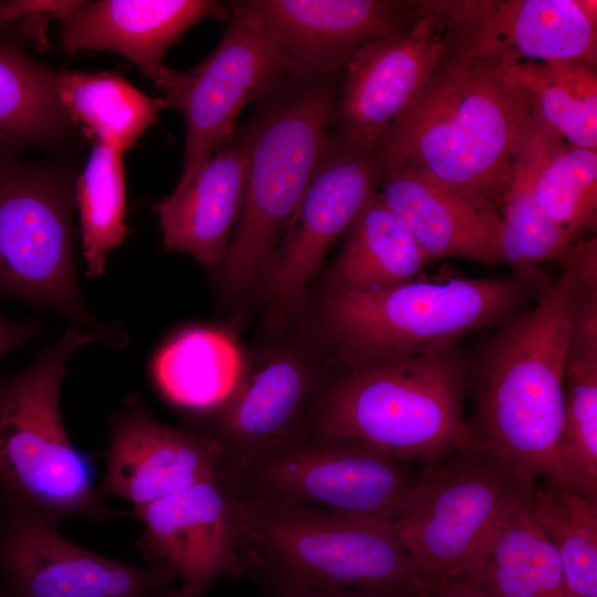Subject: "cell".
<instances>
[{"mask_svg": "<svg viewBox=\"0 0 597 597\" xmlns=\"http://www.w3.org/2000/svg\"><path fill=\"white\" fill-rule=\"evenodd\" d=\"M558 262L557 279L463 358L464 392L482 448L526 480L569 485L559 448L573 245Z\"/></svg>", "mask_w": 597, "mask_h": 597, "instance_id": "obj_1", "label": "cell"}, {"mask_svg": "<svg viewBox=\"0 0 597 597\" xmlns=\"http://www.w3.org/2000/svg\"><path fill=\"white\" fill-rule=\"evenodd\" d=\"M526 114L503 66L443 56L377 154L502 212Z\"/></svg>", "mask_w": 597, "mask_h": 597, "instance_id": "obj_2", "label": "cell"}, {"mask_svg": "<svg viewBox=\"0 0 597 597\" xmlns=\"http://www.w3.org/2000/svg\"><path fill=\"white\" fill-rule=\"evenodd\" d=\"M238 542L245 574L268 587L427 596L431 584L392 523L292 500L239 493Z\"/></svg>", "mask_w": 597, "mask_h": 597, "instance_id": "obj_3", "label": "cell"}, {"mask_svg": "<svg viewBox=\"0 0 597 597\" xmlns=\"http://www.w3.org/2000/svg\"><path fill=\"white\" fill-rule=\"evenodd\" d=\"M314 432L360 440L423 468L482 448L465 413L458 348L350 367L326 388Z\"/></svg>", "mask_w": 597, "mask_h": 597, "instance_id": "obj_4", "label": "cell"}, {"mask_svg": "<svg viewBox=\"0 0 597 597\" xmlns=\"http://www.w3.org/2000/svg\"><path fill=\"white\" fill-rule=\"evenodd\" d=\"M341 77L287 76L253 103L242 125V203L220 265L228 283L245 285L265 272L318 165Z\"/></svg>", "mask_w": 597, "mask_h": 597, "instance_id": "obj_5", "label": "cell"}, {"mask_svg": "<svg viewBox=\"0 0 597 597\" xmlns=\"http://www.w3.org/2000/svg\"><path fill=\"white\" fill-rule=\"evenodd\" d=\"M549 281L419 276L381 291L331 294L325 311L350 367H357L455 349L469 334L528 307Z\"/></svg>", "mask_w": 597, "mask_h": 597, "instance_id": "obj_6", "label": "cell"}, {"mask_svg": "<svg viewBox=\"0 0 597 597\" xmlns=\"http://www.w3.org/2000/svg\"><path fill=\"white\" fill-rule=\"evenodd\" d=\"M94 342L86 329L70 323L25 368L0 375V495L55 524L74 516L101 522L125 514L102 503L92 461L72 444L61 416L67 363Z\"/></svg>", "mask_w": 597, "mask_h": 597, "instance_id": "obj_7", "label": "cell"}, {"mask_svg": "<svg viewBox=\"0 0 597 597\" xmlns=\"http://www.w3.org/2000/svg\"><path fill=\"white\" fill-rule=\"evenodd\" d=\"M75 181L64 169L48 165H0V295L59 312L100 345L121 349L128 342L126 331L97 317L77 283L72 247Z\"/></svg>", "mask_w": 597, "mask_h": 597, "instance_id": "obj_8", "label": "cell"}, {"mask_svg": "<svg viewBox=\"0 0 597 597\" xmlns=\"http://www.w3.org/2000/svg\"><path fill=\"white\" fill-rule=\"evenodd\" d=\"M534 482L483 448L465 449L417 473L394 526L426 580L458 575Z\"/></svg>", "mask_w": 597, "mask_h": 597, "instance_id": "obj_9", "label": "cell"}, {"mask_svg": "<svg viewBox=\"0 0 597 597\" xmlns=\"http://www.w3.org/2000/svg\"><path fill=\"white\" fill-rule=\"evenodd\" d=\"M230 18L218 45L200 63L180 72L163 66L154 84L185 121L181 176L188 185L234 133L245 105L291 76V66L270 42L255 0L228 2Z\"/></svg>", "mask_w": 597, "mask_h": 597, "instance_id": "obj_10", "label": "cell"}, {"mask_svg": "<svg viewBox=\"0 0 597 597\" xmlns=\"http://www.w3.org/2000/svg\"><path fill=\"white\" fill-rule=\"evenodd\" d=\"M416 475L409 464L367 442L313 432L229 482L243 495L394 524Z\"/></svg>", "mask_w": 597, "mask_h": 597, "instance_id": "obj_11", "label": "cell"}, {"mask_svg": "<svg viewBox=\"0 0 597 597\" xmlns=\"http://www.w3.org/2000/svg\"><path fill=\"white\" fill-rule=\"evenodd\" d=\"M443 25L446 57L506 67L521 61L597 65V1L427 0Z\"/></svg>", "mask_w": 597, "mask_h": 597, "instance_id": "obj_12", "label": "cell"}, {"mask_svg": "<svg viewBox=\"0 0 597 597\" xmlns=\"http://www.w3.org/2000/svg\"><path fill=\"white\" fill-rule=\"evenodd\" d=\"M0 576L11 597H147L175 577L80 547L33 509L0 495Z\"/></svg>", "mask_w": 597, "mask_h": 597, "instance_id": "obj_13", "label": "cell"}, {"mask_svg": "<svg viewBox=\"0 0 597 597\" xmlns=\"http://www.w3.org/2000/svg\"><path fill=\"white\" fill-rule=\"evenodd\" d=\"M444 48L443 25L422 0V13L408 29L364 45L349 59L328 132L377 153L432 77Z\"/></svg>", "mask_w": 597, "mask_h": 597, "instance_id": "obj_14", "label": "cell"}, {"mask_svg": "<svg viewBox=\"0 0 597 597\" xmlns=\"http://www.w3.org/2000/svg\"><path fill=\"white\" fill-rule=\"evenodd\" d=\"M239 493L220 475L133 507L143 523L138 548L150 566L170 572L185 597H205L221 578L245 569L238 542Z\"/></svg>", "mask_w": 597, "mask_h": 597, "instance_id": "obj_15", "label": "cell"}, {"mask_svg": "<svg viewBox=\"0 0 597 597\" xmlns=\"http://www.w3.org/2000/svg\"><path fill=\"white\" fill-rule=\"evenodd\" d=\"M384 167L377 153L328 132L310 185L265 269L272 292L291 301L379 190Z\"/></svg>", "mask_w": 597, "mask_h": 597, "instance_id": "obj_16", "label": "cell"}, {"mask_svg": "<svg viewBox=\"0 0 597 597\" xmlns=\"http://www.w3.org/2000/svg\"><path fill=\"white\" fill-rule=\"evenodd\" d=\"M325 390L287 355L244 371L231 398L211 412L216 426L209 433L223 449L222 474L233 480L312 434Z\"/></svg>", "mask_w": 597, "mask_h": 597, "instance_id": "obj_17", "label": "cell"}, {"mask_svg": "<svg viewBox=\"0 0 597 597\" xmlns=\"http://www.w3.org/2000/svg\"><path fill=\"white\" fill-rule=\"evenodd\" d=\"M263 29L302 80L338 75L364 45L408 29L422 0H255Z\"/></svg>", "mask_w": 597, "mask_h": 597, "instance_id": "obj_18", "label": "cell"}, {"mask_svg": "<svg viewBox=\"0 0 597 597\" xmlns=\"http://www.w3.org/2000/svg\"><path fill=\"white\" fill-rule=\"evenodd\" d=\"M109 426L100 496H119L133 507L142 506L223 472V449L213 436L159 421L137 395L127 398Z\"/></svg>", "mask_w": 597, "mask_h": 597, "instance_id": "obj_19", "label": "cell"}, {"mask_svg": "<svg viewBox=\"0 0 597 597\" xmlns=\"http://www.w3.org/2000/svg\"><path fill=\"white\" fill-rule=\"evenodd\" d=\"M229 18L228 3L213 0L80 1L60 20V43L67 53H119L153 81L166 52L186 31L207 19Z\"/></svg>", "mask_w": 597, "mask_h": 597, "instance_id": "obj_20", "label": "cell"}, {"mask_svg": "<svg viewBox=\"0 0 597 597\" xmlns=\"http://www.w3.org/2000/svg\"><path fill=\"white\" fill-rule=\"evenodd\" d=\"M378 191L432 262L446 258L483 265L503 262L501 212L491 203L401 166L384 169Z\"/></svg>", "mask_w": 597, "mask_h": 597, "instance_id": "obj_21", "label": "cell"}, {"mask_svg": "<svg viewBox=\"0 0 597 597\" xmlns=\"http://www.w3.org/2000/svg\"><path fill=\"white\" fill-rule=\"evenodd\" d=\"M247 143L242 126L186 186L153 203L165 251L185 252L206 268L220 266L244 189Z\"/></svg>", "mask_w": 597, "mask_h": 597, "instance_id": "obj_22", "label": "cell"}, {"mask_svg": "<svg viewBox=\"0 0 597 597\" xmlns=\"http://www.w3.org/2000/svg\"><path fill=\"white\" fill-rule=\"evenodd\" d=\"M532 486L502 515L458 575L488 597H569L558 554L528 505Z\"/></svg>", "mask_w": 597, "mask_h": 597, "instance_id": "obj_23", "label": "cell"}, {"mask_svg": "<svg viewBox=\"0 0 597 597\" xmlns=\"http://www.w3.org/2000/svg\"><path fill=\"white\" fill-rule=\"evenodd\" d=\"M559 457L568 483L597 502V293L569 297Z\"/></svg>", "mask_w": 597, "mask_h": 597, "instance_id": "obj_24", "label": "cell"}, {"mask_svg": "<svg viewBox=\"0 0 597 597\" xmlns=\"http://www.w3.org/2000/svg\"><path fill=\"white\" fill-rule=\"evenodd\" d=\"M515 157L541 208L576 240L596 228L597 151L568 144L528 111Z\"/></svg>", "mask_w": 597, "mask_h": 597, "instance_id": "obj_25", "label": "cell"}, {"mask_svg": "<svg viewBox=\"0 0 597 597\" xmlns=\"http://www.w3.org/2000/svg\"><path fill=\"white\" fill-rule=\"evenodd\" d=\"M432 260L377 191L360 210L331 272V294L381 291L421 276Z\"/></svg>", "mask_w": 597, "mask_h": 597, "instance_id": "obj_26", "label": "cell"}, {"mask_svg": "<svg viewBox=\"0 0 597 597\" xmlns=\"http://www.w3.org/2000/svg\"><path fill=\"white\" fill-rule=\"evenodd\" d=\"M151 370L169 402L199 412H213L224 405L244 374L235 343L206 327L176 334L157 353Z\"/></svg>", "mask_w": 597, "mask_h": 597, "instance_id": "obj_27", "label": "cell"}, {"mask_svg": "<svg viewBox=\"0 0 597 597\" xmlns=\"http://www.w3.org/2000/svg\"><path fill=\"white\" fill-rule=\"evenodd\" d=\"M504 73L540 123L568 144L596 151L595 64L580 60L521 61L504 67Z\"/></svg>", "mask_w": 597, "mask_h": 597, "instance_id": "obj_28", "label": "cell"}, {"mask_svg": "<svg viewBox=\"0 0 597 597\" xmlns=\"http://www.w3.org/2000/svg\"><path fill=\"white\" fill-rule=\"evenodd\" d=\"M72 125L57 97L56 72L0 44V165L25 148L59 143Z\"/></svg>", "mask_w": 597, "mask_h": 597, "instance_id": "obj_29", "label": "cell"}, {"mask_svg": "<svg viewBox=\"0 0 597 597\" xmlns=\"http://www.w3.org/2000/svg\"><path fill=\"white\" fill-rule=\"evenodd\" d=\"M56 93L73 124L123 151L169 108L164 98H153L111 72L59 71Z\"/></svg>", "mask_w": 597, "mask_h": 597, "instance_id": "obj_30", "label": "cell"}, {"mask_svg": "<svg viewBox=\"0 0 597 597\" xmlns=\"http://www.w3.org/2000/svg\"><path fill=\"white\" fill-rule=\"evenodd\" d=\"M528 505L558 554L569 597H597V502L567 484L537 480Z\"/></svg>", "mask_w": 597, "mask_h": 597, "instance_id": "obj_31", "label": "cell"}, {"mask_svg": "<svg viewBox=\"0 0 597 597\" xmlns=\"http://www.w3.org/2000/svg\"><path fill=\"white\" fill-rule=\"evenodd\" d=\"M124 151L97 143L75 181L86 274H103L108 253L128 235L125 223L126 184Z\"/></svg>", "mask_w": 597, "mask_h": 597, "instance_id": "obj_32", "label": "cell"}, {"mask_svg": "<svg viewBox=\"0 0 597 597\" xmlns=\"http://www.w3.org/2000/svg\"><path fill=\"white\" fill-rule=\"evenodd\" d=\"M501 252L512 276L548 281L541 265L559 260L576 240L537 203L527 169L515 157L510 191L501 212Z\"/></svg>", "mask_w": 597, "mask_h": 597, "instance_id": "obj_33", "label": "cell"}, {"mask_svg": "<svg viewBox=\"0 0 597 597\" xmlns=\"http://www.w3.org/2000/svg\"><path fill=\"white\" fill-rule=\"evenodd\" d=\"M43 331L38 320H12L0 312V357L33 339Z\"/></svg>", "mask_w": 597, "mask_h": 597, "instance_id": "obj_34", "label": "cell"}, {"mask_svg": "<svg viewBox=\"0 0 597 597\" xmlns=\"http://www.w3.org/2000/svg\"><path fill=\"white\" fill-rule=\"evenodd\" d=\"M270 597H428L394 589L308 590L286 587H269Z\"/></svg>", "mask_w": 597, "mask_h": 597, "instance_id": "obj_35", "label": "cell"}, {"mask_svg": "<svg viewBox=\"0 0 597 597\" xmlns=\"http://www.w3.org/2000/svg\"><path fill=\"white\" fill-rule=\"evenodd\" d=\"M428 597H488L479 587L460 576H446L434 579L429 587Z\"/></svg>", "mask_w": 597, "mask_h": 597, "instance_id": "obj_36", "label": "cell"}, {"mask_svg": "<svg viewBox=\"0 0 597 597\" xmlns=\"http://www.w3.org/2000/svg\"><path fill=\"white\" fill-rule=\"evenodd\" d=\"M147 597H185L179 589L159 590Z\"/></svg>", "mask_w": 597, "mask_h": 597, "instance_id": "obj_37", "label": "cell"}, {"mask_svg": "<svg viewBox=\"0 0 597 597\" xmlns=\"http://www.w3.org/2000/svg\"><path fill=\"white\" fill-rule=\"evenodd\" d=\"M1 2L2 1H0V25L4 23L3 20H2V15H1Z\"/></svg>", "mask_w": 597, "mask_h": 597, "instance_id": "obj_38", "label": "cell"}, {"mask_svg": "<svg viewBox=\"0 0 597 597\" xmlns=\"http://www.w3.org/2000/svg\"><path fill=\"white\" fill-rule=\"evenodd\" d=\"M9 597H11V596L9 595Z\"/></svg>", "mask_w": 597, "mask_h": 597, "instance_id": "obj_39", "label": "cell"}]
</instances>
